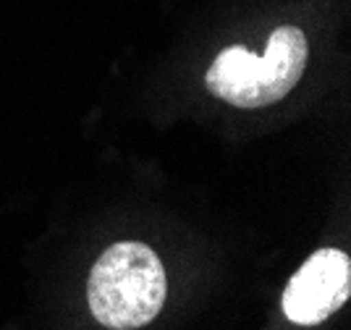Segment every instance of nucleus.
I'll return each mask as SVG.
<instances>
[{
	"instance_id": "obj_1",
	"label": "nucleus",
	"mask_w": 351,
	"mask_h": 330,
	"mask_svg": "<svg viewBox=\"0 0 351 330\" xmlns=\"http://www.w3.org/2000/svg\"><path fill=\"white\" fill-rule=\"evenodd\" d=\"M165 291L160 257L142 241H118L92 265L87 302L92 317L108 330H136L160 315Z\"/></svg>"
},
{
	"instance_id": "obj_2",
	"label": "nucleus",
	"mask_w": 351,
	"mask_h": 330,
	"mask_svg": "<svg viewBox=\"0 0 351 330\" xmlns=\"http://www.w3.org/2000/svg\"><path fill=\"white\" fill-rule=\"evenodd\" d=\"M309 60V45L299 27H278L265 45L263 56L241 45L220 50L210 63L205 84L210 95L234 108H267L280 102L299 79Z\"/></svg>"
},
{
	"instance_id": "obj_3",
	"label": "nucleus",
	"mask_w": 351,
	"mask_h": 330,
	"mask_svg": "<svg viewBox=\"0 0 351 330\" xmlns=\"http://www.w3.org/2000/svg\"><path fill=\"white\" fill-rule=\"evenodd\" d=\"M351 296V262L341 249H320L296 270L283 291V315L296 325H320Z\"/></svg>"
}]
</instances>
